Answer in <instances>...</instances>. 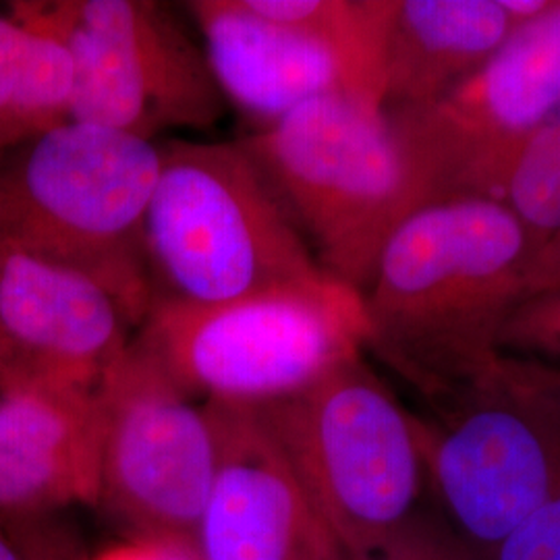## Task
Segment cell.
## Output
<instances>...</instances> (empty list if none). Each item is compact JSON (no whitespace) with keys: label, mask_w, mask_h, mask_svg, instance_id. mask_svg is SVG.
I'll return each mask as SVG.
<instances>
[{"label":"cell","mask_w":560,"mask_h":560,"mask_svg":"<svg viewBox=\"0 0 560 560\" xmlns=\"http://www.w3.org/2000/svg\"><path fill=\"white\" fill-rule=\"evenodd\" d=\"M534 247L499 201L430 203L400 222L361 293L368 345L434 411L501 372Z\"/></svg>","instance_id":"cell-1"},{"label":"cell","mask_w":560,"mask_h":560,"mask_svg":"<svg viewBox=\"0 0 560 560\" xmlns=\"http://www.w3.org/2000/svg\"><path fill=\"white\" fill-rule=\"evenodd\" d=\"M162 143L69 120L0 154V229L11 245L94 280L138 332L152 295L143 258Z\"/></svg>","instance_id":"cell-2"},{"label":"cell","mask_w":560,"mask_h":560,"mask_svg":"<svg viewBox=\"0 0 560 560\" xmlns=\"http://www.w3.org/2000/svg\"><path fill=\"white\" fill-rule=\"evenodd\" d=\"M143 258L150 307H210L328 277L240 140L162 143Z\"/></svg>","instance_id":"cell-3"},{"label":"cell","mask_w":560,"mask_h":560,"mask_svg":"<svg viewBox=\"0 0 560 560\" xmlns=\"http://www.w3.org/2000/svg\"><path fill=\"white\" fill-rule=\"evenodd\" d=\"M240 143L322 270L361 295L388 237L421 208L384 108L326 96Z\"/></svg>","instance_id":"cell-4"},{"label":"cell","mask_w":560,"mask_h":560,"mask_svg":"<svg viewBox=\"0 0 560 560\" xmlns=\"http://www.w3.org/2000/svg\"><path fill=\"white\" fill-rule=\"evenodd\" d=\"M347 560L378 550L418 509V416L363 355L287 399L252 407Z\"/></svg>","instance_id":"cell-5"},{"label":"cell","mask_w":560,"mask_h":560,"mask_svg":"<svg viewBox=\"0 0 560 560\" xmlns=\"http://www.w3.org/2000/svg\"><path fill=\"white\" fill-rule=\"evenodd\" d=\"M136 337L196 399L260 407L363 355L368 320L360 293L324 277L210 307L154 305Z\"/></svg>","instance_id":"cell-6"},{"label":"cell","mask_w":560,"mask_h":560,"mask_svg":"<svg viewBox=\"0 0 560 560\" xmlns=\"http://www.w3.org/2000/svg\"><path fill=\"white\" fill-rule=\"evenodd\" d=\"M423 476L444 521L478 560H488L546 501L560 476V386L521 363L436 420L418 418Z\"/></svg>","instance_id":"cell-7"},{"label":"cell","mask_w":560,"mask_h":560,"mask_svg":"<svg viewBox=\"0 0 560 560\" xmlns=\"http://www.w3.org/2000/svg\"><path fill=\"white\" fill-rule=\"evenodd\" d=\"M560 106V0L439 101L384 110L420 194L502 200L525 141Z\"/></svg>","instance_id":"cell-8"},{"label":"cell","mask_w":560,"mask_h":560,"mask_svg":"<svg viewBox=\"0 0 560 560\" xmlns=\"http://www.w3.org/2000/svg\"><path fill=\"white\" fill-rule=\"evenodd\" d=\"M101 504L133 534L196 538L217 467L208 405L136 335L101 390Z\"/></svg>","instance_id":"cell-9"},{"label":"cell","mask_w":560,"mask_h":560,"mask_svg":"<svg viewBox=\"0 0 560 560\" xmlns=\"http://www.w3.org/2000/svg\"><path fill=\"white\" fill-rule=\"evenodd\" d=\"M136 330L101 284L4 241L0 256V395H98Z\"/></svg>","instance_id":"cell-10"},{"label":"cell","mask_w":560,"mask_h":560,"mask_svg":"<svg viewBox=\"0 0 560 560\" xmlns=\"http://www.w3.org/2000/svg\"><path fill=\"white\" fill-rule=\"evenodd\" d=\"M214 478L196 529L201 560H347L252 407L206 402Z\"/></svg>","instance_id":"cell-11"},{"label":"cell","mask_w":560,"mask_h":560,"mask_svg":"<svg viewBox=\"0 0 560 560\" xmlns=\"http://www.w3.org/2000/svg\"><path fill=\"white\" fill-rule=\"evenodd\" d=\"M183 7L224 101L254 122L252 133L326 96L382 106L332 46L264 15L252 0H189Z\"/></svg>","instance_id":"cell-12"},{"label":"cell","mask_w":560,"mask_h":560,"mask_svg":"<svg viewBox=\"0 0 560 560\" xmlns=\"http://www.w3.org/2000/svg\"><path fill=\"white\" fill-rule=\"evenodd\" d=\"M101 393L0 395V515L38 520L102 492Z\"/></svg>","instance_id":"cell-13"},{"label":"cell","mask_w":560,"mask_h":560,"mask_svg":"<svg viewBox=\"0 0 560 560\" xmlns=\"http://www.w3.org/2000/svg\"><path fill=\"white\" fill-rule=\"evenodd\" d=\"M81 20L119 46L125 73L148 115L152 133L210 129L226 101L212 75L201 42L152 0H71Z\"/></svg>","instance_id":"cell-14"},{"label":"cell","mask_w":560,"mask_h":560,"mask_svg":"<svg viewBox=\"0 0 560 560\" xmlns=\"http://www.w3.org/2000/svg\"><path fill=\"white\" fill-rule=\"evenodd\" d=\"M501 0H397L384 57V110L439 101L515 34Z\"/></svg>","instance_id":"cell-15"},{"label":"cell","mask_w":560,"mask_h":560,"mask_svg":"<svg viewBox=\"0 0 560 560\" xmlns=\"http://www.w3.org/2000/svg\"><path fill=\"white\" fill-rule=\"evenodd\" d=\"M252 4L332 46L363 90L382 104L386 42L397 0H252Z\"/></svg>","instance_id":"cell-16"},{"label":"cell","mask_w":560,"mask_h":560,"mask_svg":"<svg viewBox=\"0 0 560 560\" xmlns=\"http://www.w3.org/2000/svg\"><path fill=\"white\" fill-rule=\"evenodd\" d=\"M501 203L525 229L534 256L560 235V106L521 148Z\"/></svg>","instance_id":"cell-17"},{"label":"cell","mask_w":560,"mask_h":560,"mask_svg":"<svg viewBox=\"0 0 560 560\" xmlns=\"http://www.w3.org/2000/svg\"><path fill=\"white\" fill-rule=\"evenodd\" d=\"M501 351L560 386V287L520 301L504 324Z\"/></svg>","instance_id":"cell-18"},{"label":"cell","mask_w":560,"mask_h":560,"mask_svg":"<svg viewBox=\"0 0 560 560\" xmlns=\"http://www.w3.org/2000/svg\"><path fill=\"white\" fill-rule=\"evenodd\" d=\"M393 560H478L444 520L416 511L381 546Z\"/></svg>","instance_id":"cell-19"},{"label":"cell","mask_w":560,"mask_h":560,"mask_svg":"<svg viewBox=\"0 0 560 560\" xmlns=\"http://www.w3.org/2000/svg\"><path fill=\"white\" fill-rule=\"evenodd\" d=\"M488 560H560V476L534 515Z\"/></svg>","instance_id":"cell-20"},{"label":"cell","mask_w":560,"mask_h":560,"mask_svg":"<svg viewBox=\"0 0 560 560\" xmlns=\"http://www.w3.org/2000/svg\"><path fill=\"white\" fill-rule=\"evenodd\" d=\"M27 30L0 9V154L9 148V127L20 101Z\"/></svg>","instance_id":"cell-21"},{"label":"cell","mask_w":560,"mask_h":560,"mask_svg":"<svg viewBox=\"0 0 560 560\" xmlns=\"http://www.w3.org/2000/svg\"><path fill=\"white\" fill-rule=\"evenodd\" d=\"M80 560H201L196 541L177 536L133 534L90 559Z\"/></svg>","instance_id":"cell-22"},{"label":"cell","mask_w":560,"mask_h":560,"mask_svg":"<svg viewBox=\"0 0 560 560\" xmlns=\"http://www.w3.org/2000/svg\"><path fill=\"white\" fill-rule=\"evenodd\" d=\"M7 534L18 544L25 560H80L67 544L42 532L38 520H7Z\"/></svg>","instance_id":"cell-23"},{"label":"cell","mask_w":560,"mask_h":560,"mask_svg":"<svg viewBox=\"0 0 560 560\" xmlns=\"http://www.w3.org/2000/svg\"><path fill=\"white\" fill-rule=\"evenodd\" d=\"M560 287V235L548 241L540 252L534 256V260L525 275V291L523 298L544 293L550 289Z\"/></svg>","instance_id":"cell-24"},{"label":"cell","mask_w":560,"mask_h":560,"mask_svg":"<svg viewBox=\"0 0 560 560\" xmlns=\"http://www.w3.org/2000/svg\"><path fill=\"white\" fill-rule=\"evenodd\" d=\"M557 2L559 0H501L502 9L517 30L527 23L541 20L557 7Z\"/></svg>","instance_id":"cell-25"},{"label":"cell","mask_w":560,"mask_h":560,"mask_svg":"<svg viewBox=\"0 0 560 560\" xmlns=\"http://www.w3.org/2000/svg\"><path fill=\"white\" fill-rule=\"evenodd\" d=\"M0 560H25L4 527H0Z\"/></svg>","instance_id":"cell-26"},{"label":"cell","mask_w":560,"mask_h":560,"mask_svg":"<svg viewBox=\"0 0 560 560\" xmlns=\"http://www.w3.org/2000/svg\"><path fill=\"white\" fill-rule=\"evenodd\" d=\"M4 233H2V229H0V256H2V249H4Z\"/></svg>","instance_id":"cell-27"}]
</instances>
